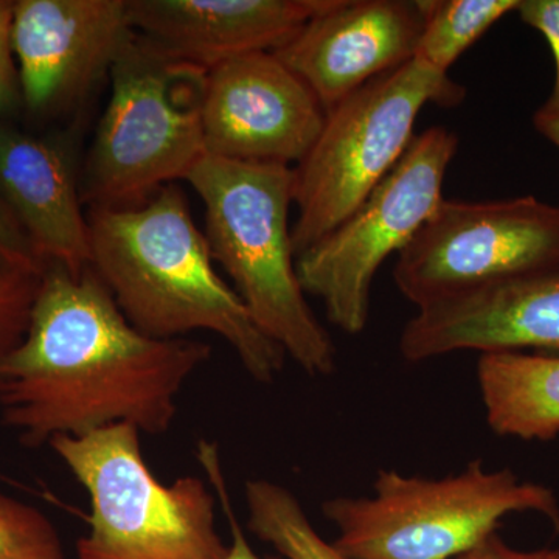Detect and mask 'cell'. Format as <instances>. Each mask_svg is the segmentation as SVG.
Wrapping results in <instances>:
<instances>
[{"label": "cell", "mask_w": 559, "mask_h": 559, "mask_svg": "<svg viewBox=\"0 0 559 559\" xmlns=\"http://www.w3.org/2000/svg\"><path fill=\"white\" fill-rule=\"evenodd\" d=\"M370 498H334L322 513L349 559H455L498 533L509 514L539 513L559 533V502L546 485L481 460L443 479L381 469Z\"/></svg>", "instance_id": "cell-4"}, {"label": "cell", "mask_w": 559, "mask_h": 559, "mask_svg": "<svg viewBox=\"0 0 559 559\" xmlns=\"http://www.w3.org/2000/svg\"><path fill=\"white\" fill-rule=\"evenodd\" d=\"M400 352L409 362L455 352L559 356V266L418 308Z\"/></svg>", "instance_id": "cell-12"}, {"label": "cell", "mask_w": 559, "mask_h": 559, "mask_svg": "<svg viewBox=\"0 0 559 559\" xmlns=\"http://www.w3.org/2000/svg\"><path fill=\"white\" fill-rule=\"evenodd\" d=\"M205 75L135 33L110 70V100L81 180V200L90 209L139 207L175 180L189 178L207 156L201 109Z\"/></svg>", "instance_id": "cell-5"}, {"label": "cell", "mask_w": 559, "mask_h": 559, "mask_svg": "<svg viewBox=\"0 0 559 559\" xmlns=\"http://www.w3.org/2000/svg\"><path fill=\"white\" fill-rule=\"evenodd\" d=\"M250 532L271 544L285 559H349L323 539L299 499L271 480H249L245 487Z\"/></svg>", "instance_id": "cell-18"}, {"label": "cell", "mask_w": 559, "mask_h": 559, "mask_svg": "<svg viewBox=\"0 0 559 559\" xmlns=\"http://www.w3.org/2000/svg\"><path fill=\"white\" fill-rule=\"evenodd\" d=\"M477 384L496 436L525 441H550L559 436L558 355H480Z\"/></svg>", "instance_id": "cell-16"}, {"label": "cell", "mask_w": 559, "mask_h": 559, "mask_svg": "<svg viewBox=\"0 0 559 559\" xmlns=\"http://www.w3.org/2000/svg\"><path fill=\"white\" fill-rule=\"evenodd\" d=\"M200 341L131 325L95 272H44L24 341L0 362V414L28 447L128 423L167 432L186 381L210 358Z\"/></svg>", "instance_id": "cell-1"}, {"label": "cell", "mask_w": 559, "mask_h": 559, "mask_svg": "<svg viewBox=\"0 0 559 559\" xmlns=\"http://www.w3.org/2000/svg\"><path fill=\"white\" fill-rule=\"evenodd\" d=\"M421 31L419 0H333L274 53L329 112L414 60Z\"/></svg>", "instance_id": "cell-13"}, {"label": "cell", "mask_w": 559, "mask_h": 559, "mask_svg": "<svg viewBox=\"0 0 559 559\" xmlns=\"http://www.w3.org/2000/svg\"><path fill=\"white\" fill-rule=\"evenodd\" d=\"M333 0H128L132 28L173 60L205 70L275 51Z\"/></svg>", "instance_id": "cell-14"}, {"label": "cell", "mask_w": 559, "mask_h": 559, "mask_svg": "<svg viewBox=\"0 0 559 559\" xmlns=\"http://www.w3.org/2000/svg\"><path fill=\"white\" fill-rule=\"evenodd\" d=\"M0 200L44 270L91 267L87 215L72 156L61 138L22 130L0 117Z\"/></svg>", "instance_id": "cell-15"}, {"label": "cell", "mask_w": 559, "mask_h": 559, "mask_svg": "<svg viewBox=\"0 0 559 559\" xmlns=\"http://www.w3.org/2000/svg\"><path fill=\"white\" fill-rule=\"evenodd\" d=\"M455 559H559V549L518 550L492 533Z\"/></svg>", "instance_id": "cell-25"}, {"label": "cell", "mask_w": 559, "mask_h": 559, "mask_svg": "<svg viewBox=\"0 0 559 559\" xmlns=\"http://www.w3.org/2000/svg\"><path fill=\"white\" fill-rule=\"evenodd\" d=\"M50 447L91 499L80 559H224L216 496L193 476L164 485L143 459L140 429L128 423ZM213 491V489H212Z\"/></svg>", "instance_id": "cell-6"}, {"label": "cell", "mask_w": 559, "mask_h": 559, "mask_svg": "<svg viewBox=\"0 0 559 559\" xmlns=\"http://www.w3.org/2000/svg\"><path fill=\"white\" fill-rule=\"evenodd\" d=\"M516 13L549 43L555 58V83L544 105L559 108V0H521Z\"/></svg>", "instance_id": "cell-23"}, {"label": "cell", "mask_w": 559, "mask_h": 559, "mask_svg": "<svg viewBox=\"0 0 559 559\" xmlns=\"http://www.w3.org/2000/svg\"><path fill=\"white\" fill-rule=\"evenodd\" d=\"M559 266V205L535 197L443 200L393 270L423 308L459 294Z\"/></svg>", "instance_id": "cell-9"}, {"label": "cell", "mask_w": 559, "mask_h": 559, "mask_svg": "<svg viewBox=\"0 0 559 559\" xmlns=\"http://www.w3.org/2000/svg\"><path fill=\"white\" fill-rule=\"evenodd\" d=\"M198 460H200L202 468L207 474L210 487L215 492L216 500L223 507L227 522H229L230 544L224 559H261L255 554V550L252 549V546H250L248 538H246L240 521H238L234 507H231L229 489H227L224 471L221 468V459L216 444L201 440L200 444H198Z\"/></svg>", "instance_id": "cell-21"}, {"label": "cell", "mask_w": 559, "mask_h": 559, "mask_svg": "<svg viewBox=\"0 0 559 559\" xmlns=\"http://www.w3.org/2000/svg\"><path fill=\"white\" fill-rule=\"evenodd\" d=\"M521 0H419L423 31L415 58L440 73L452 64Z\"/></svg>", "instance_id": "cell-17"}, {"label": "cell", "mask_w": 559, "mask_h": 559, "mask_svg": "<svg viewBox=\"0 0 559 559\" xmlns=\"http://www.w3.org/2000/svg\"><path fill=\"white\" fill-rule=\"evenodd\" d=\"M0 266L38 272V274L46 272L36 259L24 230L2 200H0Z\"/></svg>", "instance_id": "cell-24"}, {"label": "cell", "mask_w": 559, "mask_h": 559, "mask_svg": "<svg viewBox=\"0 0 559 559\" xmlns=\"http://www.w3.org/2000/svg\"><path fill=\"white\" fill-rule=\"evenodd\" d=\"M533 124L544 139L559 150V108L543 105L533 116Z\"/></svg>", "instance_id": "cell-26"}, {"label": "cell", "mask_w": 559, "mask_h": 559, "mask_svg": "<svg viewBox=\"0 0 559 559\" xmlns=\"http://www.w3.org/2000/svg\"><path fill=\"white\" fill-rule=\"evenodd\" d=\"M0 559H64L57 528L49 518L0 492Z\"/></svg>", "instance_id": "cell-19"}, {"label": "cell", "mask_w": 559, "mask_h": 559, "mask_svg": "<svg viewBox=\"0 0 559 559\" xmlns=\"http://www.w3.org/2000/svg\"><path fill=\"white\" fill-rule=\"evenodd\" d=\"M87 226L91 270L131 325L157 340L210 331L230 345L253 380L270 384L278 377L285 353L215 270L179 187H164L139 207H91Z\"/></svg>", "instance_id": "cell-2"}, {"label": "cell", "mask_w": 559, "mask_h": 559, "mask_svg": "<svg viewBox=\"0 0 559 559\" xmlns=\"http://www.w3.org/2000/svg\"><path fill=\"white\" fill-rule=\"evenodd\" d=\"M187 182L204 204L212 259L234 282L255 325L305 373H333L336 347L297 275L289 227L294 168L207 154Z\"/></svg>", "instance_id": "cell-3"}, {"label": "cell", "mask_w": 559, "mask_h": 559, "mask_svg": "<svg viewBox=\"0 0 559 559\" xmlns=\"http://www.w3.org/2000/svg\"><path fill=\"white\" fill-rule=\"evenodd\" d=\"M210 156L264 164H300L326 112L274 51L242 55L210 69L202 95Z\"/></svg>", "instance_id": "cell-11"}, {"label": "cell", "mask_w": 559, "mask_h": 559, "mask_svg": "<svg viewBox=\"0 0 559 559\" xmlns=\"http://www.w3.org/2000/svg\"><path fill=\"white\" fill-rule=\"evenodd\" d=\"M459 150L455 132L415 135L396 167L336 229L297 257L305 294L322 301L330 323L356 336L370 318L371 286L393 253L403 252L443 202V182Z\"/></svg>", "instance_id": "cell-8"}, {"label": "cell", "mask_w": 559, "mask_h": 559, "mask_svg": "<svg viewBox=\"0 0 559 559\" xmlns=\"http://www.w3.org/2000/svg\"><path fill=\"white\" fill-rule=\"evenodd\" d=\"M43 275L0 266V362L27 334Z\"/></svg>", "instance_id": "cell-20"}, {"label": "cell", "mask_w": 559, "mask_h": 559, "mask_svg": "<svg viewBox=\"0 0 559 559\" xmlns=\"http://www.w3.org/2000/svg\"><path fill=\"white\" fill-rule=\"evenodd\" d=\"M465 90L447 73L411 60L326 112L318 140L294 168L297 257L336 229L403 159L429 103L451 108Z\"/></svg>", "instance_id": "cell-7"}, {"label": "cell", "mask_w": 559, "mask_h": 559, "mask_svg": "<svg viewBox=\"0 0 559 559\" xmlns=\"http://www.w3.org/2000/svg\"><path fill=\"white\" fill-rule=\"evenodd\" d=\"M14 0H0V117L11 120L22 112L20 73L13 51Z\"/></svg>", "instance_id": "cell-22"}, {"label": "cell", "mask_w": 559, "mask_h": 559, "mask_svg": "<svg viewBox=\"0 0 559 559\" xmlns=\"http://www.w3.org/2000/svg\"><path fill=\"white\" fill-rule=\"evenodd\" d=\"M134 35L128 0H14L22 112L47 121L75 108Z\"/></svg>", "instance_id": "cell-10"}]
</instances>
